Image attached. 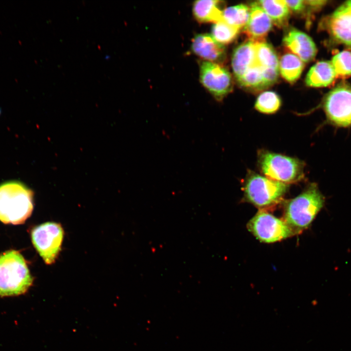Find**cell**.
Wrapping results in <instances>:
<instances>
[{
    "instance_id": "2e32d148",
    "label": "cell",
    "mask_w": 351,
    "mask_h": 351,
    "mask_svg": "<svg viewBox=\"0 0 351 351\" xmlns=\"http://www.w3.org/2000/svg\"><path fill=\"white\" fill-rule=\"evenodd\" d=\"M336 77L331 62L321 61L311 68L306 76L305 82L310 87H326L330 85Z\"/></svg>"
},
{
    "instance_id": "4316f807",
    "label": "cell",
    "mask_w": 351,
    "mask_h": 351,
    "mask_svg": "<svg viewBox=\"0 0 351 351\" xmlns=\"http://www.w3.org/2000/svg\"><path fill=\"white\" fill-rule=\"evenodd\" d=\"M0 113H1V109L0 108Z\"/></svg>"
},
{
    "instance_id": "3957f363",
    "label": "cell",
    "mask_w": 351,
    "mask_h": 351,
    "mask_svg": "<svg viewBox=\"0 0 351 351\" xmlns=\"http://www.w3.org/2000/svg\"><path fill=\"white\" fill-rule=\"evenodd\" d=\"M260 172L273 180L289 185L305 178V162L294 157L260 149L257 152Z\"/></svg>"
},
{
    "instance_id": "8992f818",
    "label": "cell",
    "mask_w": 351,
    "mask_h": 351,
    "mask_svg": "<svg viewBox=\"0 0 351 351\" xmlns=\"http://www.w3.org/2000/svg\"><path fill=\"white\" fill-rule=\"evenodd\" d=\"M325 123L336 127H351V86L341 84L331 90L322 105Z\"/></svg>"
},
{
    "instance_id": "4fadbf2b",
    "label": "cell",
    "mask_w": 351,
    "mask_h": 351,
    "mask_svg": "<svg viewBox=\"0 0 351 351\" xmlns=\"http://www.w3.org/2000/svg\"><path fill=\"white\" fill-rule=\"evenodd\" d=\"M191 49L195 54L205 61L218 63L225 59L224 46L208 34L195 35L192 40Z\"/></svg>"
},
{
    "instance_id": "277c9868",
    "label": "cell",
    "mask_w": 351,
    "mask_h": 351,
    "mask_svg": "<svg viewBox=\"0 0 351 351\" xmlns=\"http://www.w3.org/2000/svg\"><path fill=\"white\" fill-rule=\"evenodd\" d=\"M32 282L26 261L18 251L10 250L0 255V296L22 294Z\"/></svg>"
},
{
    "instance_id": "484cf974",
    "label": "cell",
    "mask_w": 351,
    "mask_h": 351,
    "mask_svg": "<svg viewBox=\"0 0 351 351\" xmlns=\"http://www.w3.org/2000/svg\"><path fill=\"white\" fill-rule=\"evenodd\" d=\"M289 9L296 13H300L303 12L306 7L305 0H285Z\"/></svg>"
},
{
    "instance_id": "7a4b0ae2",
    "label": "cell",
    "mask_w": 351,
    "mask_h": 351,
    "mask_svg": "<svg viewBox=\"0 0 351 351\" xmlns=\"http://www.w3.org/2000/svg\"><path fill=\"white\" fill-rule=\"evenodd\" d=\"M33 209V193L18 181L0 185V221L6 224L23 223Z\"/></svg>"
},
{
    "instance_id": "ac0fdd59",
    "label": "cell",
    "mask_w": 351,
    "mask_h": 351,
    "mask_svg": "<svg viewBox=\"0 0 351 351\" xmlns=\"http://www.w3.org/2000/svg\"><path fill=\"white\" fill-rule=\"evenodd\" d=\"M257 2L275 24L283 27L287 24L290 9L285 0H259Z\"/></svg>"
},
{
    "instance_id": "30bf717a",
    "label": "cell",
    "mask_w": 351,
    "mask_h": 351,
    "mask_svg": "<svg viewBox=\"0 0 351 351\" xmlns=\"http://www.w3.org/2000/svg\"><path fill=\"white\" fill-rule=\"evenodd\" d=\"M332 36L337 41L351 46V0L338 7L328 20Z\"/></svg>"
},
{
    "instance_id": "9c48e42d",
    "label": "cell",
    "mask_w": 351,
    "mask_h": 351,
    "mask_svg": "<svg viewBox=\"0 0 351 351\" xmlns=\"http://www.w3.org/2000/svg\"><path fill=\"white\" fill-rule=\"evenodd\" d=\"M199 79L202 85L217 101H221L233 89L229 72L218 63L205 60L199 66Z\"/></svg>"
},
{
    "instance_id": "8fae6325",
    "label": "cell",
    "mask_w": 351,
    "mask_h": 351,
    "mask_svg": "<svg viewBox=\"0 0 351 351\" xmlns=\"http://www.w3.org/2000/svg\"><path fill=\"white\" fill-rule=\"evenodd\" d=\"M283 43L304 62L311 61L316 56L317 48L312 38L296 29L291 28L286 33Z\"/></svg>"
},
{
    "instance_id": "5bb4252c",
    "label": "cell",
    "mask_w": 351,
    "mask_h": 351,
    "mask_svg": "<svg viewBox=\"0 0 351 351\" xmlns=\"http://www.w3.org/2000/svg\"><path fill=\"white\" fill-rule=\"evenodd\" d=\"M255 64L256 58L254 42L249 40L235 48L232 55V66L236 79Z\"/></svg>"
},
{
    "instance_id": "5b68a950",
    "label": "cell",
    "mask_w": 351,
    "mask_h": 351,
    "mask_svg": "<svg viewBox=\"0 0 351 351\" xmlns=\"http://www.w3.org/2000/svg\"><path fill=\"white\" fill-rule=\"evenodd\" d=\"M242 183L243 199L261 210L280 202L289 189V185L251 170L247 171Z\"/></svg>"
},
{
    "instance_id": "52a82bcc",
    "label": "cell",
    "mask_w": 351,
    "mask_h": 351,
    "mask_svg": "<svg viewBox=\"0 0 351 351\" xmlns=\"http://www.w3.org/2000/svg\"><path fill=\"white\" fill-rule=\"evenodd\" d=\"M247 228L259 241L273 243L291 237L294 234L283 219L264 210H260L249 221Z\"/></svg>"
},
{
    "instance_id": "ffe728a7",
    "label": "cell",
    "mask_w": 351,
    "mask_h": 351,
    "mask_svg": "<svg viewBox=\"0 0 351 351\" xmlns=\"http://www.w3.org/2000/svg\"><path fill=\"white\" fill-rule=\"evenodd\" d=\"M250 8L244 4L231 6L223 11V20L229 24L240 29L247 24Z\"/></svg>"
},
{
    "instance_id": "d6986e66",
    "label": "cell",
    "mask_w": 351,
    "mask_h": 351,
    "mask_svg": "<svg viewBox=\"0 0 351 351\" xmlns=\"http://www.w3.org/2000/svg\"><path fill=\"white\" fill-rule=\"evenodd\" d=\"M255 43L256 63L261 68L279 69V60L272 46L264 40Z\"/></svg>"
},
{
    "instance_id": "d4e9b609",
    "label": "cell",
    "mask_w": 351,
    "mask_h": 351,
    "mask_svg": "<svg viewBox=\"0 0 351 351\" xmlns=\"http://www.w3.org/2000/svg\"><path fill=\"white\" fill-rule=\"evenodd\" d=\"M261 70L266 88L276 82L279 75V69L261 68Z\"/></svg>"
},
{
    "instance_id": "ba28073f",
    "label": "cell",
    "mask_w": 351,
    "mask_h": 351,
    "mask_svg": "<svg viewBox=\"0 0 351 351\" xmlns=\"http://www.w3.org/2000/svg\"><path fill=\"white\" fill-rule=\"evenodd\" d=\"M35 248L47 264L56 260L60 250L63 230L59 224L46 222L35 227L31 233Z\"/></svg>"
},
{
    "instance_id": "7402d4cb",
    "label": "cell",
    "mask_w": 351,
    "mask_h": 351,
    "mask_svg": "<svg viewBox=\"0 0 351 351\" xmlns=\"http://www.w3.org/2000/svg\"><path fill=\"white\" fill-rule=\"evenodd\" d=\"M281 104L280 98L276 93L272 91H266L257 97L254 108L261 113L272 114L279 109Z\"/></svg>"
},
{
    "instance_id": "603a6c76",
    "label": "cell",
    "mask_w": 351,
    "mask_h": 351,
    "mask_svg": "<svg viewBox=\"0 0 351 351\" xmlns=\"http://www.w3.org/2000/svg\"><path fill=\"white\" fill-rule=\"evenodd\" d=\"M239 30L223 20L213 25L211 35L215 40L223 45L232 42L236 37Z\"/></svg>"
},
{
    "instance_id": "7c38bea8",
    "label": "cell",
    "mask_w": 351,
    "mask_h": 351,
    "mask_svg": "<svg viewBox=\"0 0 351 351\" xmlns=\"http://www.w3.org/2000/svg\"><path fill=\"white\" fill-rule=\"evenodd\" d=\"M272 21L257 2L251 5L248 22L244 27V32L253 42L264 40V38L271 30Z\"/></svg>"
},
{
    "instance_id": "e0dca14e",
    "label": "cell",
    "mask_w": 351,
    "mask_h": 351,
    "mask_svg": "<svg viewBox=\"0 0 351 351\" xmlns=\"http://www.w3.org/2000/svg\"><path fill=\"white\" fill-rule=\"evenodd\" d=\"M304 66V62L292 53L284 54L279 61V71L282 77L290 83H293L297 80Z\"/></svg>"
},
{
    "instance_id": "6da1fadb",
    "label": "cell",
    "mask_w": 351,
    "mask_h": 351,
    "mask_svg": "<svg viewBox=\"0 0 351 351\" xmlns=\"http://www.w3.org/2000/svg\"><path fill=\"white\" fill-rule=\"evenodd\" d=\"M325 200L317 184L311 183L300 194L284 202L283 220L294 234H299L310 226Z\"/></svg>"
},
{
    "instance_id": "cb8c5ba5",
    "label": "cell",
    "mask_w": 351,
    "mask_h": 351,
    "mask_svg": "<svg viewBox=\"0 0 351 351\" xmlns=\"http://www.w3.org/2000/svg\"><path fill=\"white\" fill-rule=\"evenodd\" d=\"M336 77H347L351 75V52L345 50L335 55L331 62Z\"/></svg>"
},
{
    "instance_id": "9a60e30c",
    "label": "cell",
    "mask_w": 351,
    "mask_h": 351,
    "mask_svg": "<svg viewBox=\"0 0 351 351\" xmlns=\"http://www.w3.org/2000/svg\"><path fill=\"white\" fill-rule=\"evenodd\" d=\"M220 1L213 0H201L194 2L193 14L199 23H216L223 20V11Z\"/></svg>"
},
{
    "instance_id": "44dd1931",
    "label": "cell",
    "mask_w": 351,
    "mask_h": 351,
    "mask_svg": "<svg viewBox=\"0 0 351 351\" xmlns=\"http://www.w3.org/2000/svg\"><path fill=\"white\" fill-rule=\"evenodd\" d=\"M236 80L242 87L252 90L258 91L266 88L261 68L256 63L248 69Z\"/></svg>"
}]
</instances>
